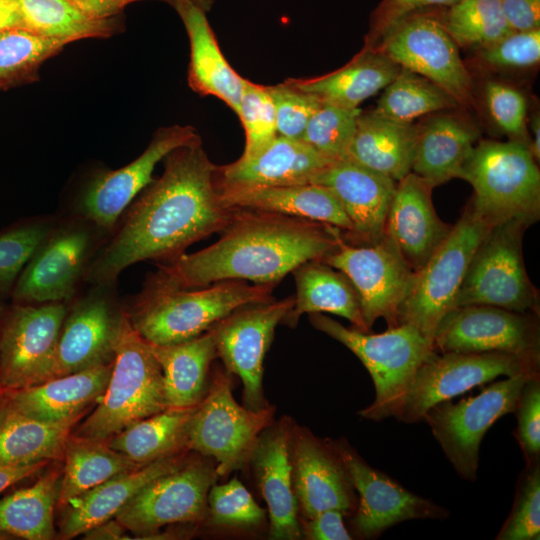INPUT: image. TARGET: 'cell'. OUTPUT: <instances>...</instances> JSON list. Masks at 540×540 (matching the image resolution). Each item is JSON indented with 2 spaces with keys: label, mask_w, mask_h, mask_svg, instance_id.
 <instances>
[{
  "label": "cell",
  "mask_w": 540,
  "mask_h": 540,
  "mask_svg": "<svg viewBox=\"0 0 540 540\" xmlns=\"http://www.w3.org/2000/svg\"><path fill=\"white\" fill-rule=\"evenodd\" d=\"M164 172L129 209L108 246L88 269L99 286L114 283L128 266L144 260L169 262L187 247L220 233L234 207L222 200L215 182L217 166L201 141L169 153Z\"/></svg>",
  "instance_id": "cell-1"
},
{
  "label": "cell",
  "mask_w": 540,
  "mask_h": 540,
  "mask_svg": "<svg viewBox=\"0 0 540 540\" xmlns=\"http://www.w3.org/2000/svg\"><path fill=\"white\" fill-rule=\"evenodd\" d=\"M219 234L212 245L159 265L156 274L187 289L224 280L276 285L301 264L328 254L343 231L308 219L234 207Z\"/></svg>",
  "instance_id": "cell-2"
},
{
  "label": "cell",
  "mask_w": 540,
  "mask_h": 540,
  "mask_svg": "<svg viewBox=\"0 0 540 540\" xmlns=\"http://www.w3.org/2000/svg\"><path fill=\"white\" fill-rule=\"evenodd\" d=\"M274 287L224 280L187 289L175 287L154 274L127 315L147 342L175 344L201 335L239 307L273 301Z\"/></svg>",
  "instance_id": "cell-3"
},
{
  "label": "cell",
  "mask_w": 540,
  "mask_h": 540,
  "mask_svg": "<svg viewBox=\"0 0 540 540\" xmlns=\"http://www.w3.org/2000/svg\"><path fill=\"white\" fill-rule=\"evenodd\" d=\"M311 324L352 351L369 372L375 387L373 402L358 412L381 421L395 412L419 367L437 351L433 339L410 324H398L372 334L348 328L321 313L309 316Z\"/></svg>",
  "instance_id": "cell-4"
},
{
  "label": "cell",
  "mask_w": 540,
  "mask_h": 540,
  "mask_svg": "<svg viewBox=\"0 0 540 540\" xmlns=\"http://www.w3.org/2000/svg\"><path fill=\"white\" fill-rule=\"evenodd\" d=\"M167 407L161 368L124 312L105 392L73 435L108 440Z\"/></svg>",
  "instance_id": "cell-5"
},
{
  "label": "cell",
  "mask_w": 540,
  "mask_h": 540,
  "mask_svg": "<svg viewBox=\"0 0 540 540\" xmlns=\"http://www.w3.org/2000/svg\"><path fill=\"white\" fill-rule=\"evenodd\" d=\"M530 147L516 141H481L459 178L473 188L470 204L490 224L516 220L531 226L540 217V171Z\"/></svg>",
  "instance_id": "cell-6"
},
{
  "label": "cell",
  "mask_w": 540,
  "mask_h": 540,
  "mask_svg": "<svg viewBox=\"0 0 540 540\" xmlns=\"http://www.w3.org/2000/svg\"><path fill=\"white\" fill-rule=\"evenodd\" d=\"M529 227L509 220L489 228L473 253L452 308L490 305L539 315V291L529 279L522 252Z\"/></svg>",
  "instance_id": "cell-7"
},
{
  "label": "cell",
  "mask_w": 540,
  "mask_h": 540,
  "mask_svg": "<svg viewBox=\"0 0 540 540\" xmlns=\"http://www.w3.org/2000/svg\"><path fill=\"white\" fill-rule=\"evenodd\" d=\"M492 226L470 202L426 264L414 273L397 315L433 339L442 317L452 309L475 249Z\"/></svg>",
  "instance_id": "cell-8"
},
{
  "label": "cell",
  "mask_w": 540,
  "mask_h": 540,
  "mask_svg": "<svg viewBox=\"0 0 540 540\" xmlns=\"http://www.w3.org/2000/svg\"><path fill=\"white\" fill-rule=\"evenodd\" d=\"M273 414V407L240 406L233 397L229 373L218 368L191 418L187 449L214 458L217 475L226 476L250 461Z\"/></svg>",
  "instance_id": "cell-9"
},
{
  "label": "cell",
  "mask_w": 540,
  "mask_h": 540,
  "mask_svg": "<svg viewBox=\"0 0 540 540\" xmlns=\"http://www.w3.org/2000/svg\"><path fill=\"white\" fill-rule=\"evenodd\" d=\"M517 374H540V355L436 352L415 373L394 417L409 424L421 421L437 403L452 400L499 376Z\"/></svg>",
  "instance_id": "cell-10"
},
{
  "label": "cell",
  "mask_w": 540,
  "mask_h": 540,
  "mask_svg": "<svg viewBox=\"0 0 540 540\" xmlns=\"http://www.w3.org/2000/svg\"><path fill=\"white\" fill-rule=\"evenodd\" d=\"M535 375L540 374L513 375L491 383L477 395L442 401L426 411L422 420L462 479H477L484 435L498 419L514 413L524 383Z\"/></svg>",
  "instance_id": "cell-11"
},
{
  "label": "cell",
  "mask_w": 540,
  "mask_h": 540,
  "mask_svg": "<svg viewBox=\"0 0 540 540\" xmlns=\"http://www.w3.org/2000/svg\"><path fill=\"white\" fill-rule=\"evenodd\" d=\"M373 49L429 79L460 104L471 100V75L437 13L422 10L407 16Z\"/></svg>",
  "instance_id": "cell-12"
},
{
  "label": "cell",
  "mask_w": 540,
  "mask_h": 540,
  "mask_svg": "<svg viewBox=\"0 0 540 540\" xmlns=\"http://www.w3.org/2000/svg\"><path fill=\"white\" fill-rule=\"evenodd\" d=\"M66 314L62 302L11 308L0 326V386L17 390L50 378Z\"/></svg>",
  "instance_id": "cell-13"
},
{
  "label": "cell",
  "mask_w": 540,
  "mask_h": 540,
  "mask_svg": "<svg viewBox=\"0 0 540 540\" xmlns=\"http://www.w3.org/2000/svg\"><path fill=\"white\" fill-rule=\"evenodd\" d=\"M320 260L351 281L369 330L379 318L385 319L388 328L398 325V310L414 272L385 237L375 244L352 245L342 234L337 245Z\"/></svg>",
  "instance_id": "cell-14"
},
{
  "label": "cell",
  "mask_w": 540,
  "mask_h": 540,
  "mask_svg": "<svg viewBox=\"0 0 540 540\" xmlns=\"http://www.w3.org/2000/svg\"><path fill=\"white\" fill-rule=\"evenodd\" d=\"M326 441L358 493L357 508L352 514V527L358 537L374 539L407 520H442L449 516L446 508L410 492L386 473L371 467L345 439Z\"/></svg>",
  "instance_id": "cell-15"
},
{
  "label": "cell",
  "mask_w": 540,
  "mask_h": 540,
  "mask_svg": "<svg viewBox=\"0 0 540 540\" xmlns=\"http://www.w3.org/2000/svg\"><path fill=\"white\" fill-rule=\"evenodd\" d=\"M294 305V296L239 307L216 322L213 332L217 357L226 371L240 377L246 407H266L263 362L278 323Z\"/></svg>",
  "instance_id": "cell-16"
},
{
  "label": "cell",
  "mask_w": 540,
  "mask_h": 540,
  "mask_svg": "<svg viewBox=\"0 0 540 540\" xmlns=\"http://www.w3.org/2000/svg\"><path fill=\"white\" fill-rule=\"evenodd\" d=\"M217 476L215 465L203 460L187 461L146 484L114 518L126 530L139 535L154 533L169 524L203 520L208 512V492Z\"/></svg>",
  "instance_id": "cell-17"
},
{
  "label": "cell",
  "mask_w": 540,
  "mask_h": 540,
  "mask_svg": "<svg viewBox=\"0 0 540 540\" xmlns=\"http://www.w3.org/2000/svg\"><path fill=\"white\" fill-rule=\"evenodd\" d=\"M433 344L439 353L540 355L539 315L490 305L455 307L438 323Z\"/></svg>",
  "instance_id": "cell-18"
},
{
  "label": "cell",
  "mask_w": 540,
  "mask_h": 540,
  "mask_svg": "<svg viewBox=\"0 0 540 540\" xmlns=\"http://www.w3.org/2000/svg\"><path fill=\"white\" fill-rule=\"evenodd\" d=\"M200 142L191 126L174 125L158 130L145 151L124 167L99 173L79 201L83 216L96 226L112 228L132 200L152 181L159 161L182 146Z\"/></svg>",
  "instance_id": "cell-19"
},
{
  "label": "cell",
  "mask_w": 540,
  "mask_h": 540,
  "mask_svg": "<svg viewBox=\"0 0 540 540\" xmlns=\"http://www.w3.org/2000/svg\"><path fill=\"white\" fill-rule=\"evenodd\" d=\"M92 239L89 231L70 225L49 233L16 282L17 303L44 304L70 299L83 273Z\"/></svg>",
  "instance_id": "cell-20"
},
{
  "label": "cell",
  "mask_w": 540,
  "mask_h": 540,
  "mask_svg": "<svg viewBox=\"0 0 540 540\" xmlns=\"http://www.w3.org/2000/svg\"><path fill=\"white\" fill-rule=\"evenodd\" d=\"M336 196L352 230L343 239L352 245H370L384 238L388 210L395 193L393 179L349 158L332 162L311 181Z\"/></svg>",
  "instance_id": "cell-21"
},
{
  "label": "cell",
  "mask_w": 540,
  "mask_h": 540,
  "mask_svg": "<svg viewBox=\"0 0 540 540\" xmlns=\"http://www.w3.org/2000/svg\"><path fill=\"white\" fill-rule=\"evenodd\" d=\"M290 456L298 507L306 518L336 509L353 514L357 498L350 478L334 449L311 432L293 425Z\"/></svg>",
  "instance_id": "cell-22"
},
{
  "label": "cell",
  "mask_w": 540,
  "mask_h": 540,
  "mask_svg": "<svg viewBox=\"0 0 540 540\" xmlns=\"http://www.w3.org/2000/svg\"><path fill=\"white\" fill-rule=\"evenodd\" d=\"M123 314L101 293L80 301L64 319L49 379L111 363Z\"/></svg>",
  "instance_id": "cell-23"
},
{
  "label": "cell",
  "mask_w": 540,
  "mask_h": 540,
  "mask_svg": "<svg viewBox=\"0 0 540 540\" xmlns=\"http://www.w3.org/2000/svg\"><path fill=\"white\" fill-rule=\"evenodd\" d=\"M432 189L423 179L408 173L397 182L386 217L384 237L414 273L426 264L453 226L438 216Z\"/></svg>",
  "instance_id": "cell-24"
},
{
  "label": "cell",
  "mask_w": 540,
  "mask_h": 540,
  "mask_svg": "<svg viewBox=\"0 0 540 540\" xmlns=\"http://www.w3.org/2000/svg\"><path fill=\"white\" fill-rule=\"evenodd\" d=\"M293 425L287 418L260 435L250 461L267 504L271 539H300L298 502L294 491L290 440Z\"/></svg>",
  "instance_id": "cell-25"
},
{
  "label": "cell",
  "mask_w": 540,
  "mask_h": 540,
  "mask_svg": "<svg viewBox=\"0 0 540 540\" xmlns=\"http://www.w3.org/2000/svg\"><path fill=\"white\" fill-rule=\"evenodd\" d=\"M332 162L302 140L277 136L259 154L217 166V189L311 183Z\"/></svg>",
  "instance_id": "cell-26"
},
{
  "label": "cell",
  "mask_w": 540,
  "mask_h": 540,
  "mask_svg": "<svg viewBox=\"0 0 540 540\" xmlns=\"http://www.w3.org/2000/svg\"><path fill=\"white\" fill-rule=\"evenodd\" d=\"M112 364L113 361L25 388L7 390L4 398L16 410L40 421H79L104 394Z\"/></svg>",
  "instance_id": "cell-27"
},
{
  "label": "cell",
  "mask_w": 540,
  "mask_h": 540,
  "mask_svg": "<svg viewBox=\"0 0 540 540\" xmlns=\"http://www.w3.org/2000/svg\"><path fill=\"white\" fill-rule=\"evenodd\" d=\"M187 461L183 453L165 457L117 474L75 497L64 506L62 535L64 538H73L113 519L146 484L177 470Z\"/></svg>",
  "instance_id": "cell-28"
},
{
  "label": "cell",
  "mask_w": 540,
  "mask_h": 540,
  "mask_svg": "<svg viewBox=\"0 0 540 540\" xmlns=\"http://www.w3.org/2000/svg\"><path fill=\"white\" fill-rule=\"evenodd\" d=\"M172 6L190 42L189 85L197 93L220 99L237 114L245 79L233 70L221 52L206 11L188 0H178Z\"/></svg>",
  "instance_id": "cell-29"
},
{
  "label": "cell",
  "mask_w": 540,
  "mask_h": 540,
  "mask_svg": "<svg viewBox=\"0 0 540 540\" xmlns=\"http://www.w3.org/2000/svg\"><path fill=\"white\" fill-rule=\"evenodd\" d=\"M229 207L274 212L332 225L343 234L352 224L333 192L322 185L307 183L284 186L218 189Z\"/></svg>",
  "instance_id": "cell-30"
},
{
  "label": "cell",
  "mask_w": 540,
  "mask_h": 540,
  "mask_svg": "<svg viewBox=\"0 0 540 540\" xmlns=\"http://www.w3.org/2000/svg\"><path fill=\"white\" fill-rule=\"evenodd\" d=\"M416 126L411 172L432 188L459 178L476 145L475 127L453 114L435 115Z\"/></svg>",
  "instance_id": "cell-31"
},
{
  "label": "cell",
  "mask_w": 540,
  "mask_h": 540,
  "mask_svg": "<svg viewBox=\"0 0 540 540\" xmlns=\"http://www.w3.org/2000/svg\"><path fill=\"white\" fill-rule=\"evenodd\" d=\"M401 67L377 49L363 48L344 67L326 75L286 80L287 83L342 108L358 109L367 98L384 89Z\"/></svg>",
  "instance_id": "cell-32"
},
{
  "label": "cell",
  "mask_w": 540,
  "mask_h": 540,
  "mask_svg": "<svg viewBox=\"0 0 540 540\" xmlns=\"http://www.w3.org/2000/svg\"><path fill=\"white\" fill-rule=\"evenodd\" d=\"M292 273L296 295L283 322L295 327L302 314L326 312L347 319L353 328L370 331L363 320L358 294L341 271L317 259L301 264Z\"/></svg>",
  "instance_id": "cell-33"
},
{
  "label": "cell",
  "mask_w": 540,
  "mask_h": 540,
  "mask_svg": "<svg viewBox=\"0 0 540 540\" xmlns=\"http://www.w3.org/2000/svg\"><path fill=\"white\" fill-rule=\"evenodd\" d=\"M417 126L361 112L348 158L395 182L411 172Z\"/></svg>",
  "instance_id": "cell-34"
},
{
  "label": "cell",
  "mask_w": 540,
  "mask_h": 540,
  "mask_svg": "<svg viewBox=\"0 0 540 540\" xmlns=\"http://www.w3.org/2000/svg\"><path fill=\"white\" fill-rule=\"evenodd\" d=\"M148 344L163 374L167 406L199 404L207 391L210 364L217 357L211 328L184 342Z\"/></svg>",
  "instance_id": "cell-35"
},
{
  "label": "cell",
  "mask_w": 540,
  "mask_h": 540,
  "mask_svg": "<svg viewBox=\"0 0 540 540\" xmlns=\"http://www.w3.org/2000/svg\"><path fill=\"white\" fill-rule=\"evenodd\" d=\"M77 422L40 421L16 410L3 397L0 401V465H24L62 456Z\"/></svg>",
  "instance_id": "cell-36"
},
{
  "label": "cell",
  "mask_w": 540,
  "mask_h": 540,
  "mask_svg": "<svg viewBox=\"0 0 540 540\" xmlns=\"http://www.w3.org/2000/svg\"><path fill=\"white\" fill-rule=\"evenodd\" d=\"M197 407H167L126 427L110 438L109 445L138 466L176 455L187 449L188 428Z\"/></svg>",
  "instance_id": "cell-37"
},
{
  "label": "cell",
  "mask_w": 540,
  "mask_h": 540,
  "mask_svg": "<svg viewBox=\"0 0 540 540\" xmlns=\"http://www.w3.org/2000/svg\"><path fill=\"white\" fill-rule=\"evenodd\" d=\"M63 456L57 499L62 507L113 476L141 467L111 448L107 440L74 435L68 438Z\"/></svg>",
  "instance_id": "cell-38"
},
{
  "label": "cell",
  "mask_w": 540,
  "mask_h": 540,
  "mask_svg": "<svg viewBox=\"0 0 540 540\" xmlns=\"http://www.w3.org/2000/svg\"><path fill=\"white\" fill-rule=\"evenodd\" d=\"M59 483L60 473L50 471L33 485L0 499V532L27 540L52 539Z\"/></svg>",
  "instance_id": "cell-39"
},
{
  "label": "cell",
  "mask_w": 540,
  "mask_h": 540,
  "mask_svg": "<svg viewBox=\"0 0 540 540\" xmlns=\"http://www.w3.org/2000/svg\"><path fill=\"white\" fill-rule=\"evenodd\" d=\"M21 26L39 35L73 41L108 37L117 28L116 18L94 19L72 0H18Z\"/></svg>",
  "instance_id": "cell-40"
},
{
  "label": "cell",
  "mask_w": 540,
  "mask_h": 540,
  "mask_svg": "<svg viewBox=\"0 0 540 540\" xmlns=\"http://www.w3.org/2000/svg\"><path fill=\"white\" fill-rule=\"evenodd\" d=\"M459 105L453 96L429 79L401 68L384 88L373 112L394 121L412 123L420 116Z\"/></svg>",
  "instance_id": "cell-41"
},
{
  "label": "cell",
  "mask_w": 540,
  "mask_h": 540,
  "mask_svg": "<svg viewBox=\"0 0 540 540\" xmlns=\"http://www.w3.org/2000/svg\"><path fill=\"white\" fill-rule=\"evenodd\" d=\"M445 8L438 16L457 45L481 49L511 33L500 0H459Z\"/></svg>",
  "instance_id": "cell-42"
},
{
  "label": "cell",
  "mask_w": 540,
  "mask_h": 540,
  "mask_svg": "<svg viewBox=\"0 0 540 540\" xmlns=\"http://www.w3.org/2000/svg\"><path fill=\"white\" fill-rule=\"evenodd\" d=\"M362 111L322 102L309 119L302 141L331 162L348 158Z\"/></svg>",
  "instance_id": "cell-43"
},
{
  "label": "cell",
  "mask_w": 540,
  "mask_h": 540,
  "mask_svg": "<svg viewBox=\"0 0 540 540\" xmlns=\"http://www.w3.org/2000/svg\"><path fill=\"white\" fill-rule=\"evenodd\" d=\"M237 115L245 133L241 158L259 154L278 136L275 110L267 86L245 79Z\"/></svg>",
  "instance_id": "cell-44"
},
{
  "label": "cell",
  "mask_w": 540,
  "mask_h": 540,
  "mask_svg": "<svg viewBox=\"0 0 540 540\" xmlns=\"http://www.w3.org/2000/svg\"><path fill=\"white\" fill-rule=\"evenodd\" d=\"M68 42L18 26L0 33V78L35 69Z\"/></svg>",
  "instance_id": "cell-45"
},
{
  "label": "cell",
  "mask_w": 540,
  "mask_h": 540,
  "mask_svg": "<svg viewBox=\"0 0 540 540\" xmlns=\"http://www.w3.org/2000/svg\"><path fill=\"white\" fill-rule=\"evenodd\" d=\"M540 461L526 464L515 494L513 507L496 536L497 540H539Z\"/></svg>",
  "instance_id": "cell-46"
},
{
  "label": "cell",
  "mask_w": 540,
  "mask_h": 540,
  "mask_svg": "<svg viewBox=\"0 0 540 540\" xmlns=\"http://www.w3.org/2000/svg\"><path fill=\"white\" fill-rule=\"evenodd\" d=\"M207 508L212 523L220 526L253 527L266 517L265 509L255 502L237 478L224 484H213L208 492Z\"/></svg>",
  "instance_id": "cell-47"
},
{
  "label": "cell",
  "mask_w": 540,
  "mask_h": 540,
  "mask_svg": "<svg viewBox=\"0 0 540 540\" xmlns=\"http://www.w3.org/2000/svg\"><path fill=\"white\" fill-rule=\"evenodd\" d=\"M484 96L489 113L511 141L530 147L527 128V101L524 95L514 87L498 81L485 84Z\"/></svg>",
  "instance_id": "cell-48"
},
{
  "label": "cell",
  "mask_w": 540,
  "mask_h": 540,
  "mask_svg": "<svg viewBox=\"0 0 540 540\" xmlns=\"http://www.w3.org/2000/svg\"><path fill=\"white\" fill-rule=\"evenodd\" d=\"M267 90L275 110L278 136L301 140L309 119L322 101L286 81L267 86Z\"/></svg>",
  "instance_id": "cell-49"
},
{
  "label": "cell",
  "mask_w": 540,
  "mask_h": 540,
  "mask_svg": "<svg viewBox=\"0 0 540 540\" xmlns=\"http://www.w3.org/2000/svg\"><path fill=\"white\" fill-rule=\"evenodd\" d=\"M49 233L46 224H31L0 235V291L10 288Z\"/></svg>",
  "instance_id": "cell-50"
},
{
  "label": "cell",
  "mask_w": 540,
  "mask_h": 540,
  "mask_svg": "<svg viewBox=\"0 0 540 540\" xmlns=\"http://www.w3.org/2000/svg\"><path fill=\"white\" fill-rule=\"evenodd\" d=\"M514 413L517 417L514 435L526 464L540 461V375L524 383Z\"/></svg>",
  "instance_id": "cell-51"
},
{
  "label": "cell",
  "mask_w": 540,
  "mask_h": 540,
  "mask_svg": "<svg viewBox=\"0 0 540 540\" xmlns=\"http://www.w3.org/2000/svg\"><path fill=\"white\" fill-rule=\"evenodd\" d=\"M481 60L490 66L525 68L540 60V29L511 32L496 43L479 49Z\"/></svg>",
  "instance_id": "cell-52"
},
{
  "label": "cell",
  "mask_w": 540,
  "mask_h": 540,
  "mask_svg": "<svg viewBox=\"0 0 540 540\" xmlns=\"http://www.w3.org/2000/svg\"><path fill=\"white\" fill-rule=\"evenodd\" d=\"M459 0H382L373 11L365 48H375L381 39L401 20L422 10L448 7Z\"/></svg>",
  "instance_id": "cell-53"
},
{
  "label": "cell",
  "mask_w": 540,
  "mask_h": 540,
  "mask_svg": "<svg viewBox=\"0 0 540 540\" xmlns=\"http://www.w3.org/2000/svg\"><path fill=\"white\" fill-rule=\"evenodd\" d=\"M344 516L339 510L329 509L306 518L300 524L302 535L310 540H350Z\"/></svg>",
  "instance_id": "cell-54"
},
{
  "label": "cell",
  "mask_w": 540,
  "mask_h": 540,
  "mask_svg": "<svg viewBox=\"0 0 540 540\" xmlns=\"http://www.w3.org/2000/svg\"><path fill=\"white\" fill-rule=\"evenodd\" d=\"M511 32L540 29V0H500Z\"/></svg>",
  "instance_id": "cell-55"
},
{
  "label": "cell",
  "mask_w": 540,
  "mask_h": 540,
  "mask_svg": "<svg viewBox=\"0 0 540 540\" xmlns=\"http://www.w3.org/2000/svg\"><path fill=\"white\" fill-rule=\"evenodd\" d=\"M48 461H38L24 465H0V493L11 485L30 477L41 470Z\"/></svg>",
  "instance_id": "cell-56"
},
{
  "label": "cell",
  "mask_w": 540,
  "mask_h": 540,
  "mask_svg": "<svg viewBox=\"0 0 540 540\" xmlns=\"http://www.w3.org/2000/svg\"><path fill=\"white\" fill-rule=\"evenodd\" d=\"M125 530L116 519H110L88 530L84 535L85 539H123Z\"/></svg>",
  "instance_id": "cell-57"
},
{
  "label": "cell",
  "mask_w": 540,
  "mask_h": 540,
  "mask_svg": "<svg viewBox=\"0 0 540 540\" xmlns=\"http://www.w3.org/2000/svg\"><path fill=\"white\" fill-rule=\"evenodd\" d=\"M18 26H21L18 0H0V33Z\"/></svg>",
  "instance_id": "cell-58"
},
{
  "label": "cell",
  "mask_w": 540,
  "mask_h": 540,
  "mask_svg": "<svg viewBox=\"0 0 540 540\" xmlns=\"http://www.w3.org/2000/svg\"><path fill=\"white\" fill-rule=\"evenodd\" d=\"M530 124L532 133L530 137V150L538 162L540 159V119L538 114L533 115Z\"/></svg>",
  "instance_id": "cell-59"
},
{
  "label": "cell",
  "mask_w": 540,
  "mask_h": 540,
  "mask_svg": "<svg viewBox=\"0 0 540 540\" xmlns=\"http://www.w3.org/2000/svg\"><path fill=\"white\" fill-rule=\"evenodd\" d=\"M162 1H166L167 3H170L172 5L174 2L178 0H162ZM188 1H191L197 4L198 6H200L201 8H203L205 11H208L211 5L213 4L214 0H188Z\"/></svg>",
  "instance_id": "cell-60"
},
{
  "label": "cell",
  "mask_w": 540,
  "mask_h": 540,
  "mask_svg": "<svg viewBox=\"0 0 540 540\" xmlns=\"http://www.w3.org/2000/svg\"><path fill=\"white\" fill-rule=\"evenodd\" d=\"M6 389L3 388L2 386H0V401L2 400V398L4 397L5 393H6Z\"/></svg>",
  "instance_id": "cell-61"
},
{
  "label": "cell",
  "mask_w": 540,
  "mask_h": 540,
  "mask_svg": "<svg viewBox=\"0 0 540 540\" xmlns=\"http://www.w3.org/2000/svg\"><path fill=\"white\" fill-rule=\"evenodd\" d=\"M8 535L3 533V532H0V540H3V539H8L9 537H7Z\"/></svg>",
  "instance_id": "cell-62"
},
{
  "label": "cell",
  "mask_w": 540,
  "mask_h": 540,
  "mask_svg": "<svg viewBox=\"0 0 540 540\" xmlns=\"http://www.w3.org/2000/svg\"><path fill=\"white\" fill-rule=\"evenodd\" d=\"M1 309H2V305H1V303H0V311H1Z\"/></svg>",
  "instance_id": "cell-63"
}]
</instances>
